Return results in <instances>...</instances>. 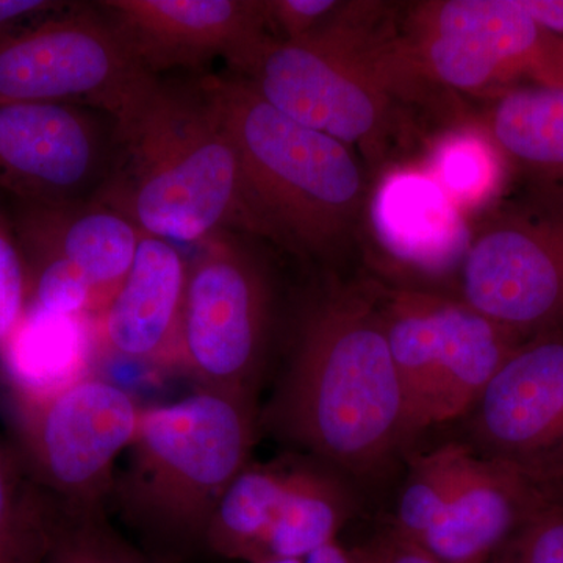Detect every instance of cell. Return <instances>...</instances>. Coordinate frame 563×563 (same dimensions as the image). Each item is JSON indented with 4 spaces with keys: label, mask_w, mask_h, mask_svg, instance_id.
Here are the masks:
<instances>
[{
    "label": "cell",
    "mask_w": 563,
    "mask_h": 563,
    "mask_svg": "<svg viewBox=\"0 0 563 563\" xmlns=\"http://www.w3.org/2000/svg\"><path fill=\"white\" fill-rule=\"evenodd\" d=\"M435 424L465 417L495 374L526 340L459 298L437 295Z\"/></svg>",
    "instance_id": "18"
},
{
    "label": "cell",
    "mask_w": 563,
    "mask_h": 563,
    "mask_svg": "<svg viewBox=\"0 0 563 563\" xmlns=\"http://www.w3.org/2000/svg\"><path fill=\"white\" fill-rule=\"evenodd\" d=\"M66 5L69 3L52 0H0V40L32 27L40 18L58 13Z\"/></svg>",
    "instance_id": "31"
},
{
    "label": "cell",
    "mask_w": 563,
    "mask_h": 563,
    "mask_svg": "<svg viewBox=\"0 0 563 563\" xmlns=\"http://www.w3.org/2000/svg\"><path fill=\"white\" fill-rule=\"evenodd\" d=\"M484 125L529 188L563 195V88L506 92L495 99Z\"/></svg>",
    "instance_id": "19"
},
{
    "label": "cell",
    "mask_w": 563,
    "mask_h": 563,
    "mask_svg": "<svg viewBox=\"0 0 563 563\" xmlns=\"http://www.w3.org/2000/svg\"><path fill=\"white\" fill-rule=\"evenodd\" d=\"M255 396L196 388L176 402L143 406L110 499L133 542L163 563L207 554L211 518L261 437Z\"/></svg>",
    "instance_id": "3"
},
{
    "label": "cell",
    "mask_w": 563,
    "mask_h": 563,
    "mask_svg": "<svg viewBox=\"0 0 563 563\" xmlns=\"http://www.w3.org/2000/svg\"><path fill=\"white\" fill-rule=\"evenodd\" d=\"M44 563H163L139 547L107 512L60 509Z\"/></svg>",
    "instance_id": "26"
},
{
    "label": "cell",
    "mask_w": 563,
    "mask_h": 563,
    "mask_svg": "<svg viewBox=\"0 0 563 563\" xmlns=\"http://www.w3.org/2000/svg\"><path fill=\"white\" fill-rule=\"evenodd\" d=\"M273 301L268 272L239 233L203 240L188 262L176 369L196 388L258 398Z\"/></svg>",
    "instance_id": "8"
},
{
    "label": "cell",
    "mask_w": 563,
    "mask_h": 563,
    "mask_svg": "<svg viewBox=\"0 0 563 563\" xmlns=\"http://www.w3.org/2000/svg\"><path fill=\"white\" fill-rule=\"evenodd\" d=\"M542 488L466 444L450 509L418 547L443 563H509Z\"/></svg>",
    "instance_id": "16"
},
{
    "label": "cell",
    "mask_w": 563,
    "mask_h": 563,
    "mask_svg": "<svg viewBox=\"0 0 563 563\" xmlns=\"http://www.w3.org/2000/svg\"><path fill=\"white\" fill-rule=\"evenodd\" d=\"M188 262L168 240L143 233L128 276L96 317V342L109 357L176 368Z\"/></svg>",
    "instance_id": "15"
},
{
    "label": "cell",
    "mask_w": 563,
    "mask_h": 563,
    "mask_svg": "<svg viewBox=\"0 0 563 563\" xmlns=\"http://www.w3.org/2000/svg\"><path fill=\"white\" fill-rule=\"evenodd\" d=\"M437 295L418 290L380 292L385 335L401 384L410 432L435 424Z\"/></svg>",
    "instance_id": "21"
},
{
    "label": "cell",
    "mask_w": 563,
    "mask_h": 563,
    "mask_svg": "<svg viewBox=\"0 0 563 563\" xmlns=\"http://www.w3.org/2000/svg\"><path fill=\"white\" fill-rule=\"evenodd\" d=\"M340 3L336 0H266L268 31L276 33L273 38L299 43L313 35Z\"/></svg>",
    "instance_id": "29"
},
{
    "label": "cell",
    "mask_w": 563,
    "mask_h": 563,
    "mask_svg": "<svg viewBox=\"0 0 563 563\" xmlns=\"http://www.w3.org/2000/svg\"><path fill=\"white\" fill-rule=\"evenodd\" d=\"M155 79L95 10L49 16L0 40V103H68L117 121Z\"/></svg>",
    "instance_id": "10"
},
{
    "label": "cell",
    "mask_w": 563,
    "mask_h": 563,
    "mask_svg": "<svg viewBox=\"0 0 563 563\" xmlns=\"http://www.w3.org/2000/svg\"><path fill=\"white\" fill-rule=\"evenodd\" d=\"M354 510L339 472L306 455H291L290 476L262 563L306 558L339 540Z\"/></svg>",
    "instance_id": "20"
},
{
    "label": "cell",
    "mask_w": 563,
    "mask_h": 563,
    "mask_svg": "<svg viewBox=\"0 0 563 563\" xmlns=\"http://www.w3.org/2000/svg\"><path fill=\"white\" fill-rule=\"evenodd\" d=\"M68 103H0V192L11 201H90L110 172L114 122Z\"/></svg>",
    "instance_id": "12"
},
{
    "label": "cell",
    "mask_w": 563,
    "mask_h": 563,
    "mask_svg": "<svg viewBox=\"0 0 563 563\" xmlns=\"http://www.w3.org/2000/svg\"><path fill=\"white\" fill-rule=\"evenodd\" d=\"M354 553L357 563H443L391 529L354 548Z\"/></svg>",
    "instance_id": "30"
},
{
    "label": "cell",
    "mask_w": 563,
    "mask_h": 563,
    "mask_svg": "<svg viewBox=\"0 0 563 563\" xmlns=\"http://www.w3.org/2000/svg\"><path fill=\"white\" fill-rule=\"evenodd\" d=\"M461 301L523 340L563 331V195L499 201L473 225Z\"/></svg>",
    "instance_id": "9"
},
{
    "label": "cell",
    "mask_w": 563,
    "mask_h": 563,
    "mask_svg": "<svg viewBox=\"0 0 563 563\" xmlns=\"http://www.w3.org/2000/svg\"><path fill=\"white\" fill-rule=\"evenodd\" d=\"M366 207L374 242L399 268L426 277L461 272L472 222L424 166L385 172Z\"/></svg>",
    "instance_id": "14"
},
{
    "label": "cell",
    "mask_w": 563,
    "mask_h": 563,
    "mask_svg": "<svg viewBox=\"0 0 563 563\" xmlns=\"http://www.w3.org/2000/svg\"><path fill=\"white\" fill-rule=\"evenodd\" d=\"M113 122V161L96 202L172 243L199 244L222 232L276 242L239 152L195 81L157 77Z\"/></svg>",
    "instance_id": "2"
},
{
    "label": "cell",
    "mask_w": 563,
    "mask_h": 563,
    "mask_svg": "<svg viewBox=\"0 0 563 563\" xmlns=\"http://www.w3.org/2000/svg\"><path fill=\"white\" fill-rule=\"evenodd\" d=\"M58 509L32 479L9 432L0 428V563H44Z\"/></svg>",
    "instance_id": "24"
},
{
    "label": "cell",
    "mask_w": 563,
    "mask_h": 563,
    "mask_svg": "<svg viewBox=\"0 0 563 563\" xmlns=\"http://www.w3.org/2000/svg\"><path fill=\"white\" fill-rule=\"evenodd\" d=\"M465 417L473 453L563 484V331L521 343Z\"/></svg>",
    "instance_id": "11"
},
{
    "label": "cell",
    "mask_w": 563,
    "mask_h": 563,
    "mask_svg": "<svg viewBox=\"0 0 563 563\" xmlns=\"http://www.w3.org/2000/svg\"><path fill=\"white\" fill-rule=\"evenodd\" d=\"M290 465L291 455L265 463L251 462L233 479L211 518L207 554L262 563L287 490Z\"/></svg>",
    "instance_id": "22"
},
{
    "label": "cell",
    "mask_w": 563,
    "mask_h": 563,
    "mask_svg": "<svg viewBox=\"0 0 563 563\" xmlns=\"http://www.w3.org/2000/svg\"><path fill=\"white\" fill-rule=\"evenodd\" d=\"M274 109L377 165L395 132V102L428 90L404 60L398 27L379 2H342L309 38H268L236 74Z\"/></svg>",
    "instance_id": "4"
},
{
    "label": "cell",
    "mask_w": 563,
    "mask_h": 563,
    "mask_svg": "<svg viewBox=\"0 0 563 563\" xmlns=\"http://www.w3.org/2000/svg\"><path fill=\"white\" fill-rule=\"evenodd\" d=\"M147 73L221 57L242 73L272 38L266 0H107L99 3Z\"/></svg>",
    "instance_id": "13"
},
{
    "label": "cell",
    "mask_w": 563,
    "mask_h": 563,
    "mask_svg": "<svg viewBox=\"0 0 563 563\" xmlns=\"http://www.w3.org/2000/svg\"><path fill=\"white\" fill-rule=\"evenodd\" d=\"M466 443L451 442L415 455L399 495L391 531L420 544L443 520L457 485Z\"/></svg>",
    "instance_id": "25"
},
{
    "label": "cell",
    "mask_w": 563,
    "mask_h": 563,
    "mask_svg": "<svg viewBox=\"0 0 563 563\" xmlns=\"http://www.w3.org/2000/svg\"><path fill=\"white\" fill-rule=\"evenodd\" d=\"M523 3L544 29L563 38V0H523Z\"/></svg>",
    "instance_id": "32"
},
{
    "label": "cell",
    "mask_w": 563,
    "mask_h": 563,
    "mask_svg": "<svg viewBox=\"0 0 563 563\" xmlns=\"http://www.w3.org/2000/svg\"><path fill=\"white\" fill-rule=\"evenodd\" d=\"M192 81L239 152L276 243L309 255L336 250L366 206L350 147L280 113L242 77L206 74Z\"/></svg>",
    "instance_id": "5"
},
{
    "label": "cell",
    "mask_w": 563,
    "mask_h": 563,
    "mask_svg": "<svg viewBox=\"0 0 563 563\" xmlns=\"http://www.w3.org/2000/svg\"><path fill=\"white\" fill-rule=\"evenodd\" d=\"M266 563H357V558H355L354 548L344 547L339 539L321 547L320 550L313 551V553L307 554L306 558Z\"/></svg>",
    "instance_id": "33"
},
{
    "label": "cell",
    "mask_w": 563,
    "mask_h": 563,
    "mask_svg": "<svg viewBox=\"0 0 563 563\" xmlns=\"http://www.w3.org/2000/svg\"><path fill=\"white\" fill-rule=\"evenodd\" d=\"M398 38L431 87L495 99L521 87L563 88V38L544 29L523 0L413 3Z\"/></svg>",
    "instance_id": "7"
},
{
    "label": "cell",
    "mask_w": 563,
    "mask_h": 563,
    "mask_svg": "<svg viewBox=\"0 0 563 563\" xmlns=\"http://www.w3.org/2000/svg\"><path fill=\"white\" fill-rule=\"evenodd\" d=\"M509 563H563V484L543 485L515 539Z\"/></svg>",
    "instance_id": "27"
},
{
    "label": "cell",
    "mask_w": 563,
    "mask_h": 563,
    "mask_svg": "<svg viewBox=\"0 0 563 563\" xmlns=\"http://www.w3.org/2000/svg\"><path fill=\"white\" fill-rule=\"evenodd\" d=\"M27 310V262L13 225L0 217V347L18 331Z\"/></svg>",
    "instance_id": "28"
},
{
    "label": "cell",
    "mask_w": 563,
    "mask_h": 563,
    "mask_svg": "<svg viewBox=\"0 0 563 563\" xmlns=\"http://www.w3.org/2000/svg\"><path fill=\"white\" fill-rule=\"evenodd\" d=\"M11 206L10 222L24 257L57 258L76 266L90 282L101 313L128 276L143 232L95 199Z\"/></svg>",
    "instance_id": "17"
},
{
    "label": "cell",
    "mask_w": 563,
    "mask_h": 563,
    "mask_svg": "<svg viewBox=\"0 0 563 563\" xmlns=\"http://www.w3.org/2000/svg\"><path fill=\"white\" fill-rule=\"evenodd\" d=\"M261 433L339 473L373 476L412 439L380 292L335 287L307 303Z\"/></svg>",
    "instance_id": "1"
},
{
    "label": "cell",
    "mask_w": 563,
    "mask_h": 563,
    "mask_svg": "<svg viewBox=\"0 0 563 563\" xmlns=\"http://www.w3.org/2000/svg\"><path fill=\"white\" fill-rule=\"evenodd\" d=\"M424 168L468 218L501 201L512 166L485 125H463L437 139Z\"/></svg>",
    "instance_id": "23"
},
{
    "label": "cell",
    "mask_w": 563,
    "mask_h": 563,
    "mask_svg": "<svg viewBox=\"0 0 563 563\" xmlns=\"http://www.w3.org/2000/svg\"><path fill=\"white\" fill-rule=\"evenodd\" d=\"M10 437L32 479L58 509L110 514L117 462L143 404L121 385L84 374L38 396L7 395Z\"/></svg>",
    "instance_id": "6"
}]
</instances>
